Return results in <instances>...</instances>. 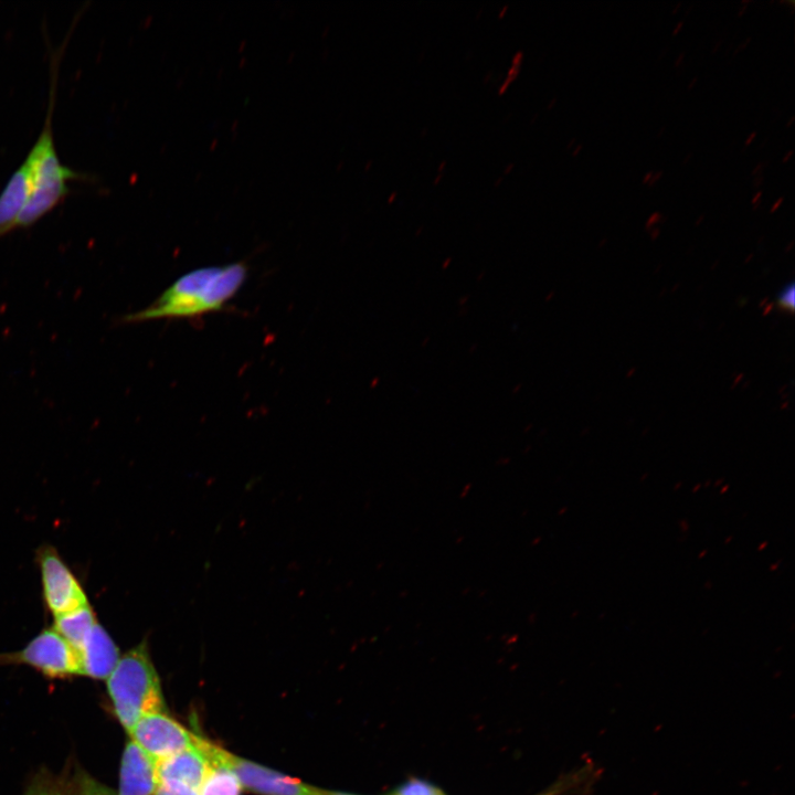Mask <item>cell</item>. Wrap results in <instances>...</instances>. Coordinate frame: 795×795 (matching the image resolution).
Listing matches in <instances>:
<instances>
[{
  "mask_svg": "<svg viewBox=\"0 0 795 795\" xmlns=\"http://www.w3.org/2000/svg\"><path fill=\"white\" fill-rule=\"evenodd\" d=\"M246 277L247 266L243 262L190 271L176 279L149 306L119 317L118 324L194 318L220 311L239 293Z\"/></svg>",
  "mask_w": 795,
  "mask_h": 795,
  "instance_id": "6da1fadb",
  "label": "cell"
},
{
  "mask_svg": "<svg viewBox=\"0 0 795 795\" xmlns=\"http://www.w3.org/2000/svg\"><path fill=\"white\" fill-rule=\"evenodd\" d=\"M106 680L115 714L128 734L142 716L167 712L146 638L120 656Z\"/></svg>",
  "mask_w": 795,
  "mask_h": 795,
  "instance_id": "7a4b0ae2",
  "label": "cell"
},
{
  "mask_svg": "<svg viewBox=\"0 0 795 795\" xmlns=\"http://www.w3.org/2000/svg\"><path fill=\"white\" fill-rule=\"evenodd\" d=\"M53 103L54 95H51L45 125L28 155L32 162V187L17 227H29L47 214L67 195V181L78 178L57 157L51 128Z\"/></svg>",
  "mask_w": 795,
  "mask_h": 795,
  "instance_id": "3957f363",
  "label": "cell"
},
{
  "mask_svg": "<svg viewBox=\"0 0 795 795\" xmlns=\"http://www.w3.org/2000/svg\"><path fill=\"white\" fill-rule=\"evenodd\" d=\"M198 745L208 760L229 767L237 777L242 788L259 795H321V789L275 770L234 755L197 735Z\"/></svg>",
  "mask_w": 795,
  "mask_h": 795,
  "instance_id": "277c9868",
  "label": "cell"
},
{
  "mask_svg": "<svg viewBox=\"0 0 795 795\" xmlns=\"http://www.w3.org/2000/svg\"><path fill=\"white\" fill-rule=\"evenodd\" d=\"M36 563L43 602L53 618L91 604L83 585L53 545L36 550Z\"/></svg>",
  "mask_w": 795,
  "mask_h": 795,
  "instance_id": "5b68a950",
  "label": "cell"
},
{
  "mask_svg": "<svg viewBox=\"0 0 795 795\" xmlns=\"http://www.w3.org/2000/svg\"><path fill=\"white\" fill-rule=\"evenodd\" d=\"M26 665L50 678L81 675L74 649L53 628H43L20 650L0 654L2 665Z\"/></svg>",
  "mask_w": 795,
  "mask_h": 795,
  "instance_id": "8992f818",
  "label": "cell"
},
{
  "mask_svg": "<svg viewBox=\"0 0 795 795\" xmlns=\"http://www.w3.org/2000/svg\"><path fill=\"white\" fill-rule=\"evenodd\" d=\"M195 735L167 712L142 716L129 732V736L156 763L195 744Z\"/></svg>",
  "mask_w": 795,
  "mask_h": 795,
  "instance_id": "52a82bcc",
  "label": "cell"
},
{
  "mask_svg": "<svg viewBox=\"0 0 795 795\" xmlns=\"http://www.w3.org/2000/svg\"><path fill=\"white\" fill-rule=\"evenodd\" d=\"M75 653L81 675L96 680L107 679L120 658L118 646L99 621Z\"/></svg>",
  "mask_w": 795,
  "mask_h": 795,
  "instance_id": "ba28073f",
  "label": "cell"
},
{
  "mask_svg": "<svg viewBox=\"0 0 795 795\" xmlns=\"http://www.w3.org/2000/svg\"><path fill=\"white\" fill-rule=\"evenodd\" d=\"M157 786V763L129 740L121 756L117 795H153Z\"/></svg>",
  "mask_w": 795,
  "mask_h": 795,
  "instance_id": "9c48e42d",
  "label": "cell"
},
{
  "mask_svg": "<svg viewBox=\"0 0 795 795\" xmlns=\"http://www.w3.org/2000/svg\"><path fill=\"white\" fill-rule=\"evenodd\" d=\"M209 768V760L195 744L157 763L158 782H174L200 789Z\"/></svg>",
  "mask_w": 795,
  "mask_h": 795,
  "instance_id": "30bf717a",
  "label": "cell"
},
{
  "mask_svg": "<svg viewBox=\"0 0 795 795\" xmlns=\"http://www.w3.org/2000/svg\"><path fill=\"white\" fill-rule=\"evenodd\" d=\"M32 187V162L28 156L0 194V237L17 227Z\"/></svg>",
  "mask_w": 795,
  "mask_h": 795,
  "instance_id": "8fae6325",
  "label": "cell"
},
{
  "mask_svg": "<svg viewBox=\"0 0 795 795\" xmlns=\"http://www.w3.org/2000/svg\"><path fill=\"white\" fill-rule=\"evenodd\" d=\"M98 622L91 604L54 617L52 627L76 651L93 626Z\"/></svg>",
  "mask_w": 795,
  "mask_h": 795,
  "instance_id": "7c38bea8",
  "label": "cell"
},
{
  "mask_svg": "<svg viewBox=\"0 0 795 795\" xmlns=\"http://www.w3.org/2000/svg\"><path fill=\"white\" fill-rule=\"evenodd\" d=\"M242 786L225 765L209 760V768L200 786V795H240Z\"/></svg>",
  "mask_w": 795,
  "mask_h": 795,
  "instance_id": "4fadbf2b",
  "label": "cell"
},
{
  "mask_svg": "<svg viewBox=\"0 0 795 795\" xmlns=\"http://www.w3.org/2000/svg\"><path fill=\"white\" fill-rule=\"evenodd\" d=\"M68 795H117V793L82 767H76L68 786Z\"/></svg>",
  "mask_w": 795,
  "mask_h": 795,
  "instance_id": "5bb4252c",
  "label": "cell"
},
{
  "mask_svg": "<svg viewBox=\"0 0 795 795\" xmlns=\"http://www.w3.org/2000/svg\"><path fill=\"white\" fill-rule=\"evenodd\" d=\"M24 795H68V787L62 778L42 771L32 780Z\"/></svg>",
  "mask_w": 795,
  "mask_h": 795,
  "instance_id": "9a60e30c",
  "label": "cell"
},
{
  "mask_svg": "<svg viewBox=\"0 0 795 795\" xmlns=\"http://www.w3.org/2000/svg\"><path fill=\"white\" fill-rule=\"evenodd\" d=\"M391 795H444L437 787L420 780H412Z\"/></svg>",
  "mask_w": 795,
  "mask_h": 795,
  "instance_id": "2e32d148",
  "label": "cell"
},
{
  "mask_svg": "<svg viewBox=\"0 0 795 795\" xmlns=\"http://www.w3.org/2000/svg\"><path fill=\"white\" fill-rule=\"evenodd\" d=\"M153 795H200L199 789L174 782H158Z\"/></svg>",
  "mask_w": 795,
  "mask_h": 795,
  "instance_id": "e0dca14e",
  "label": "cell"
},
{
  "mask_svg": "<svg viewBox=\"0 0 795 795\" xmlns=\"http://www.w3.org/2000/svg\"><path fill=\"white\" fill-rule=\"evenodd\" d=\"M794 284L789 283L778 294L776 303L778 308L786 311H793L794 309Z\"/></svg>",
  "mask_w": 795,
  "mask_h": 795,
  "instance_id": "ac0fdd59",
  "label": "cell"
},
{
  "mask_svg": "<svg viewBox=\"0 0 795 795\" xmlns=\"http://www.w3.org/2000/svg\"><path fill=\"white\" fill-rule=\"evenodd\" d=\"M662 171H657L656 173H653L649 182L647 183L649 187L654 186L662 176Z\"/></svg>",
  "mask_w": 795,
  "mask_h": 795,
  "instance_id": "d6986e66",
  "label": "cell"
},
{
  "mask_svg": "<svg viewBox=\"0 0 795 795\" xmlns=\"http://www.w3.org/2000/svg\"><path fill=\"white\" fill-rule=\"evenodd\" d=\"M761 197H762V192L759 191V192H756L755 195L752 198L751 203L754 204V209H755L756 205L760 203Z\"/></svg>",
  "mask_w": 795,
  "mask_h": 795,
  "instance_id": "ffe728a7",
  "label": "cell"
},
{
  "mask_svg": "<svg viewBox=\"0 0 795 795\" xmlns=\"http://www.w3.org/2000/svg\"><path fill=\"white\" fill-rule=\"evenodd\" d=\"M321 795H352V794L342 793V792H335V791L321 789Z\"/></svg>",
  "mask_w": 795,
  "mask_h": 795,
  "instance_id": "44dd1931",
  "label": "cell"
},
{
  "mask_svg": "<svg viewBox=\"0 0 795 795\" xmlns=\"http://www.w3.org/2000/svg\"><path fill=\"white\" fill-rule=\"evenodd\" d=\"M763 170V163H759L752 171V176L761 174Z\"/></svg>",
  "mask_w": 795,
  "mask_h": 795,
  "instance_id": "7402d4cb",
  "label": "cell"
},
{
  "mask_svg": "<svg viewBox=\"0 0 795 795\" xmlns=\"http://www.w3.org/2000/svg\"><path fill=\"white\" fill-rule=\"evenodd\" d=\"M762 182H763V174H762V173H761V174H757V176L754 178V180H753L754 187H759Z\"/></svg>",
  "mask_w": 795,
  "mask_h": 795,
  "instance_id": "603a6c76",
  "label": "cell"
},
{
  "mask_svg": "<svg viewBox=\"0 0 795 795\" xmlns=\"http://www.w3.org/2000/svg\"><path fill=\"white\" fill-rule=\"evenodd\" d=\"M783 200H784V198H783V197H780V198L774 202L773 206L771 208V212H774V211L781 205V203L783 202Z\"/></svg>",
  "mask_w": 795,
  "mask_h": 795,
  "instance_id": "cb8c5ba5",
  "label": "cell"
},
{
  "mask_svg": "<svg viewBox=\"0 0 795 795\" xmlns=\"http://www.w3.org/2000/svg\"><path fill=\"white\" fill-rule=\"evenodd\" d=\"M750 42H751V38H748L743 43H741V44L739 45V47L736 49L735 53H738V52L741 51V50H744Z\"/></svg>",
  "mask_w": 795,
  "mask_h": 795,
  "instance_id": "d4e9b609",
  "label": "cell"
},
{
  "mask_svg": "<svg viewBox=\"0 0 795 795\" xmlns=\"http://www.w3.org/2000/svg\"><path fill=\"white\" fill-rule=\"evenodd\" d=\"M682 24H683L682 21H680V22L677 23L676 28H675L674 31H672V35H676V34L681 30Z\"/></svg>",
  "mask_w": 795,
  "mask_h": 795,
  "instance_id": "484cf974",
  "label": "cell"
},
{
  "mask_svg": "<svg viewBox=\"0 0 795 795\" xmlns=\"http://www.w3.org/2000/svg\"><path fill=\"white\" fill-rule=\"evenodd\" d=\"M755 136H756V132H755V131H752L751 135L748 137V139H746V141H745V146H749V145L752 142V140L754 139Z\"/></svg>",
  "mask_w": 795,
  "mask_h": 795,
  "instance_id": "4316f807",
  "label": "cell"
},
{
  "mask_svg": "<svg viewBox=\"0 0 795 795\" xmlns=\"http://www.w3.org/2000/svg\"><path fill=\"white\" fill-rule=\"evenodd\" d=\"M653 173H654L653 171H649L648 173H646V174L644 176L643 182H644V183H648L649 180H650V178H651V176H653Z\"/></svg>",
  "mask_w": 795,
  "mask_h": 795,
  "instance_id": "83f0119b",
  "label": "cell"
},
{
  "mask_svg": "<svg viewBox=\"0 0 795 795\" xmlns=\"http://www.w3.org/2000/svg\"><path fill=\"white\" fill-rule=\"evenodd\" d=\"M683 56H685V53L681 52V53L679 54V56L677 57V60H676V66H678V65L682 62Z\"/></svg>",
  "mask_w": 795,
  "mask_h": 795,
  "instance_id": "f1b7e54d",
  "label": "cell"
},
{
  "mask_svg": "<svg viewBox=\"0 0 795 795\" xmlns=\"http://www.w3.org/2000/svg\"><path fill=\"white\" fill-rule=\"evenodd\" d=\"M746 3H748V1H743V7H741L740 10H739V17L744 13V11H745V9H746V6H745Z\"/></svg>",
  "mask_w": 795,
  "mask_h": 795,
  "instance_id": "f546056e",
  "label": "cell"
},
{
  "mask_svg": "<svg viewBox=\"0 0 795 795\" xmlns=\"http://www.w3.org/2000/svg\"><path fill=\"white\" fill-rule=\"evenodd\" d=\"M792 155H793V150H789V151L783 157V162L788 161V159H789V157H791Z\"/></svg>",
  "mask_w": 795,
  "mask_h": 795,
  "instance_id": "4dcf8cb0",
  "label": "cell"
},
{
  "mask_svg": "<svg viewBox=\"0 0 795 795\" xmlns=\"http://www.w3.org/2000/svg\"><path fill=\"white\" fill-rule=\"evenodd\" d=\"M581 149H582V145H579V146L574 149L573 156H576Z\"/></svg>",
  "mask_w": 795,
  "mask_h": 795,
  "instance_id": "1f68e13d",
  "label": "cell"
},
{
  "mask_svg": "<svg viewBox=\"0 0 795 795\" xmlns=\"http://www.w3.org/2000/svg\"><path fill=\"white\" fill-rule=\"evenodd\" d=\"M697 80H698L697 77L692 78L691 83L688 85V89H691V87L697 82Z\"/></svg>",
  "mask_w": 795,
  "mask_h": 795,
  "instance_id": "d6a6232c",
  "label": "cell"
},
{
  "mask_svg": "<svg viewBox=\"0 0 795 795\" xmlns=\"http://www.w3.org/2000/svg\"><path fill=\"white\" fill-rule=\"evenodd\" d=\"M691 156H692V153H691V152H690V153H688V155L686 156L685 160H683V163H686V162H687V161H688V160H689V159L691 158Z\"/></svg>",
  "mask_w": 795,
  "mask_h": 795,
  "instance_id": "836d02e7",
  "label": "cell"
},
{
  "mask_svg": "<svg viewBox=\"0 0 795 795\" xmlns=\"http://www.w3.org/2000/svg\"><path fill=\"white\" fill-rule=\"evenodd\" d=\"M794 120H795V117L792 116L786 126H787V127L791 126Z\"/></svg>",
  "mask_w": 795,
  "mask_h": 795,
  "instance_id": "e575fe53",
  "label": "cell"
},
{
  "mask_svg": "<svg viewBox=\"0 0 795 795\" xmlns=\"http://www.w3.org/2000/svg\"><path fill=\"white\" fill-rule=\"evenodd\" d=\"M680 6H681V3L678 2L677 6L675 7V9L672 10V13H675Z\"/></svg>",
  "mask_w": 795,
  "mask_h": 795,
  "instance_id": "d590c367",
  "label": "cell"
},
{
  "mask_svg": "<svg viewBox=\"0 0 795 795\" xmlns=\"http://www.w3.org/2000/svg\"><path fill=\"white\" fill-rule=\"evenodd\" d=\"M720 44H721V42H718L717 45L714 46V49L712 50V52H714V50L717 51L718 47L720 46Z\"/></svg>",
  "mask_w": 795,
  "mask_h": 795,
  "instance_id": "8d00e7d4",
  "label": "cell"
}]
</instances>
